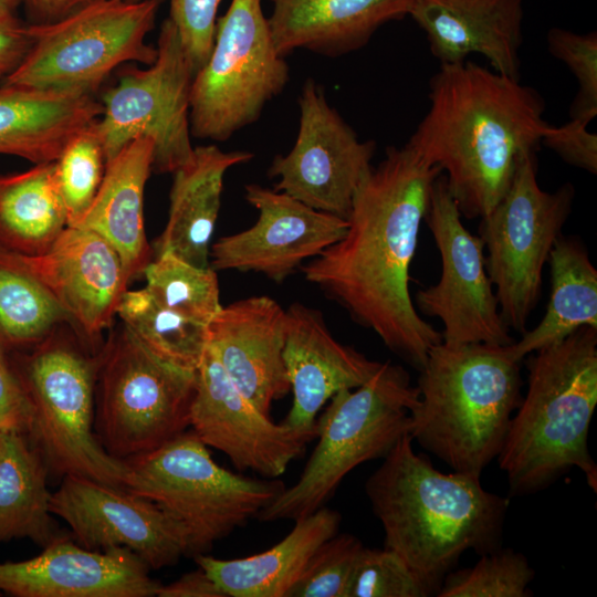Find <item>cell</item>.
<instances>
[{
    "label": "cell",
    "mask_w": 597,
    "mask_h": 597,
    "mask_svg": "<svg viewBox=\"0 0 597 597\" xmlns=\"http://www.w3.org/2000/svg\"><path fill=\"white\" fill-rule=\"evenodd\" d=\"M30 45L28 27L21 25L15 17L0 15V71L4 76L21 63Z\"/></svg>",
    "instance_id": "43"
},
{
    "label": "cell",
    "mask_w": 597,
    "mask_h": 597,
    "mask_svg": "<svg viewBox=\"0 0 597 597\" xmlns=\"http://www.w3.org/2000/svg\"><path fill=\"white\" fill-rule=\"evenodd\" d=\"M526 367V394L496 458L511 493L537 492L573 468L597 492V465L588 450L597 405V328L584 326L532 353Z\"/></svg>",
    "instance_id": "4"
},
{
    "label": "cell",
    "mask_w": 597,
    "mask_h": 597,
    "mask_svg": "<svg viewBox=\"0 0 597 597\" xmlns=\"http://www.w3.org/2000/svg\"><path fill=\"white\" fill-rule=\"evenodd\" d=\"M544 101L520 78L471 61L441 64L429 83V108L407 145L446 172L461 216H486L549 124Z\"/></svg>",
    "instance_id": "2"
},
{
    "label": "cell",
    "mask_w": 597,
    "mask_h": 597,
    "mask_svg": "<svg viewBox=\"0 0 597 597\" xmlns=\"http://www.w3.org/2000/svg\"><path fill=\"white\" fill-rule=\"evenodd\" d=\"M48 465L19 431H0V543L29 538L44 547L59 534L50 509Z\"/></svg>",
    "instance_id": "30"
},
{
    "label": "cell",
    "mask_w": 597,
    "mask_h": 597,
    "mask_svg": "<svg viewBox=\"0 0 597 597\" xmlns=\"http://www.w3.org/2000/svg\"><path fill=\"white\" fill-rule=\"evenodd\" d=\"M50 509L70 526L83 547H124L149 569L175 565L188 553L182 527L150 500L122 488L64 475L51 494Z\"/></svg>",
    "instance_id": "17"
},
{
    "label": "cell",
    "mask_w": 597,
    "mask_h": 597,
    "mask_svg": "<svg viewBox=\"0 0 597 597\" xmlns=\"http://www.w3.org/2000/svg\"><path fill=\"white\" fill-rule=\"evenodd\" d=\"M362 542L348 533L325 541L308 561L289 597H346Z\"/></svg>",
    "instance_id": "38"
},
{
    "label": "cell",
    "mask_w": 597,
    "mask_h": 597,
    "mask_svg": "<svg viewBox=\"0 0 597 597\" xmlns=\"http://www.w3.org/2000/svg\"><path fill=\"white\" fill-rule=\"evenodd\" d=\"M589 122L570 118L562 126H548L542 144L556 153L565 163L597 172V135L588 130Z\"/></svg>",
    "instance_id": "41"
},
{
    "label": "cell",
    "mask_w": 597,
    "mask_h": 597,
    "mask_svg": "<svg viewBox=\"0 0 597 597\" xmlns=\"http://www.w3.org/2000/svg\"><path fill=\"white\" fill-rule=\"evenodd\" d=\"M193 72L168 18L160 28L157 57L147 69H125L102 101L95 121L106 164L130 142H154L151 171L172 174L192 156L189 121Z\"/></svg>",
    "instance_id": "13"
},
{
    "label": "cell",
    "mask_w": 597,
    "mask_h": 597,
    "mask_svg": "<svg viewBox=\"0 0 597 597\" xmlns=\"http://www.w3.org/2000/svg\"><path fill=\"white\" fill-rule=\"evenodd\" d=\"M244 198L259 217L253 226L210 247L209 265L216 271L254 272L281 283L347 230V219L311 208L283 191L250 184Z\"/></svg>",
    "instance_id": "19"
},
{
    "label": "cell",
    "mask_w": 597,
    "mask_h": 597,
    "mask_svg": "<svg viewBox=\"0 0 597 597\" xmlns=\"http://www.w3.org/2000/svg\"><path fill=\"white\" fill-rule=\"evenodd\" d=\"M252 157L249 151H223L216 145L193 148L191 158L172 172L168 221L154 243V256L170 252L190 264L209 266L224 175Z\"/></svg>",
    "instance_id": "25"
},
{
    "label": "cell",
    "mask_w": 597,
    "mask_h": 597,
    "mask_svg": "<svg viewBox=\"0 0 597 597\" xmlns=\"http://www.w3.org/2000/svg\"><path fill=\"white\" fill-rule=\"evenodd\" d=\"M116 316L151 354L178 368L195 371L208 346V325L157 303L148 291L127 290Z\"/></svg>",
    "instance_id": "32"
},
{
    "label": "cell",
    "mask_w": 597,
    "mask_h": 597,
    "mask_svg": "<svg viewBox=\"0 0 597 597\" xmlns=\"http://www.w3.org/2000/svg\"><path fill=\"white\" fill-rule=\"evenodd\" d=\"M521 385L509 345L441 342L420 370L409 433L454 472L480 476L502 449Z\"/></svg>",
    "instance_id": "5"
},
{
    "label": "cell",
    "mask_w": 597,
    "mask_h": 597,
    "mask_svg": "<svg viewBox=\"0 0 597 597\" xmlns=\"http://www.w3.org/2000/svg\"><path fill=\"white\" fill-rule=\"evenodd\" d=\"M440 174L407 144L388 148L359 184L345 234L300 268L307 282L419 371L442 338L417 313L409 272Z\"/></svg>",
    "instance_id": "1"
},
{
    "label": "cell",
    "mask_w": 597,
    "mask_h": 597,
    "mask_svg": "<svg viewBox=\"0 0 597 597\" xmlns=\"http://www.w3.org/2000/svg\"><path fill=\"white\" fill-rule=\"evenodd\" d=\"M123 1H127V2H138V1H142V0H123Z\"/></svg>",
    "instance_id": "47"
},
{
    "label": "cell",
    "mask_w": 597,
    "mask_h": 597,
    "mask_svg": "<svg viewBox=\"0 0 597 597\" xmlns=\"http://www.w3.org/2000/svg\"><path fill=\"white\" fill-rule=\"evenodd\" d=\"M220 1L170 0L169 19L178 32L195 75L205 65L212 50Z\"/></svg>",
    "instance_id": "40"
},
{
    "label": "cell",
    "mask_w": 597,
    "mask_h": 597,
    "mask_svg": "<svg viewBox=\"0 0 597 597\" xmlns=\"http://www.w3.org/2000/svg\"><path fill=\"white\" fill-rule=\"evenodd\" d=\"M547 262L552 290L546 312L533 329L509 345L511 355L520 363L584 326L597 328V270L584 244L561 235Z\"/></svg>",
    "instance_id": "29"
},
{
    "label": "cell",
    "mask_w": 597,
    "mask_h": 597,
    "mask_svg": "<svg viewBox=\"0 0 597 597\" xmlns=\"http://www.w3.org/2000/svg\"><path fill=\"white\" fill-rule=\"evenodd\" d=\"M428 589L391 549L362 547L346 597H427Z\"/></svg>",
    "instance_id": "37"
},
{
    "label": "cell",
    "mask_w": 597,
    "mask_h": 597,
    "mask_svg": "<svg viewBox=\"0 0 597 597\" xmlns=\"http://www.w3.org/2000/svg\"><path fill=\"white\" fill-rule=\"evenodd\" d=\"M549 53L562 61L578 82L570 118L591 122L597 115V34L554 28L547 33Z\"/></svg>",
    "instance_id": "39"
},
{
    "label": "cell",
    "mask_w": 597,
    "mask_h": 597,
    "mask_svg": "<svg viewBox=\"0 0 597 597\" xmlns=\"http://www.w3.org/2000/svg\"><path fill=\"white\" fill-rule=\"evenodd\" d=\"M419 399L417 386L400 365L381 363L362 386L335 394L316 419L317 443L298 480L256 519L298 520L323 507L344 478L359 464L384 458L409 433V410Z\"/></svg>",
    "instance_id": "6"
},
{
    "label": "cell",
    "mask_w": 597,
    "mask_h": 597,
    "mask_svg": "<svg viewBox=\"0 0 597 597\" xmlns=\"http://www.w3.org/2000/svg\"><path fill=\"white\" fill-rule=\"evenodd\" d=\"M574 197L569 182L553 192L540 187L533 154L522 160L498 205L481 218L485 266L509 328L526 331L541 295L543 268L562 235Z\"/></svg>",
    "instance_id": "12"
},
{
    "label": "cell",
    "mask_w": 597,
    "mask_h": 597,
    "mask_svg": "<svg viewBox=\"0 0 597 597\" xmlns=\"http://www.w3.org/2000/svg\"><path fill=\"white\" fill-rule=\"evenodd\" d=\"M67 227L54 179V161L0 174V249L22 255L45 252Z\"/></svg>",
    "instance_id": "31"
},
{
    "label": "cell",
    "mask_w": 597,
    "mask_h": 597,
    "mask_svg": "<svg viewBox=\"0 0 597 597\" xmlns=\"http://www.w3.org/2000/svg\"><path fill=\"white\" fill-rule=\"evenodd\" d=\"M33 409L20 374L0 346V431L29 434Z\"/></svg>",
    "instance_id": "42"
},
{
    "label": "cell",
    "mask_w": 597,
    "mask_h": 597,
    "mask_svg": "<svg viewBox=\"0 0 597 597\" xmlns=\"http://www.w3.org/2000/svg\"><path fill=\"white\" fill-rule=\"evenodd\" d=\"M271 38L281 55L296 49L338 55L365 45L386 22L409 14L412 0H270Z\"/></svg>",
    "instance_id": "24"
},
{
    "label": "cell",
    "mask_w": 597,
    "mask_h": 597,
    "mask_svg": "<svg viewBox=\"0 0 597 597\" xmlns=\"http://www.w3.org/2000/svg\"><path fill=\"white\" fill-rule=\"evenodd\" d=\"M534 570L527 558L511 548H498L481 555L470 567L449 573L437 594L439 597H525Z\"/></svg>",
    "instance_id": "36"
},
{
    "label": "cell",
    "mask_w": 597,
    "mask_h": 597,
    "mask_svg": "<svg viewBox=\"0 0 597 597\" xmlns=\"http://www.w3.org/2000/svg\"><path fill=\"white\" fill-rule=\"evenodd\" d=\"M3 76H4V74L0 71V78L3 77Z\"/></svg>",
    "instance_id": "48"
},
{
    "label": "cell",
    "mask_w": 597,
    "mask_h": 597,
    "mask_svg": "<svg viewBox=\"0 0 597 597\" xmlns=\"http://www.w3.org/2000/svg\"><path fill=\"white\" fill-rule=\"evenodd\" d=\"M30 8L46 21L57 20L94 0H25Z\"/></svg>",
    "instance_id": "45"
},
{
    "label": "cell",
    "mask_w": 597,
    "mask_h": 597,
    "mask_svg": "<svg viewBox=\"0 0 597 597\" xmlns=\"http://www.w3.org/2000/svg\"><path fill=\"white\" fill-rule=\"evenodd\" d=\"M145 289L161 306L209 324L221 310L217 271L197 266L170 252L155 255L144 270Z\"/></svg>",
    "instance_id": "34"
},
{
    "label": "cell",
    "mask_w": 597,
    "mask_h": 597,
    "mask_svg": "<svg viewBox=\"0 0 597 597\" xmlns=\"http://www.w3.org/2000/svg\"><path fill=\"white\" fill-rule=\"evenodd\" d=\"M124 462V489L172 517L192 557L256 517L285 489L277 479H252L222 468L192 430Z\"/></svg>",
    "instance_id": "8"
},
{
    "label": "cell",
    "mask_w": 597,
    "mask_h": 597,
    "mask_svg": "<svg viewBox=\"0 0 597 597\" xmlns=\"http://www.w3.org/2000/svg\"><path fill=\"white\" fill-rule=\"evenodd\" d=\"M69 317L51 294L0 249V346L28 352Z\"/></svg>",
    "instance_id": "33"
},
{
    "label": "cell",
    "mask_w": 597,
    "mask_h": 597,
    "mask_svg": "<svg viewBox=\"0 0 597 597\" xmlns=\"http://www.w3.org/2000/svg\"><path fill=\"white\" fill-rule=\"evenodd\" d=\"M341 514L325 506L295 520L277 544L251 556L220 559L195 556L227 597H289L316 549L337 534Z\"/></svg>",
    "instance_id": "28"
},
{
    "label": "cell",
    "mask_w": 597,
    "mask_h": 597,
    "mask_svg": "<svg viewBox=\"0 0 597 597\" xmlns=\"http://www.w3.org/2000/svg\"><path fill=\"white\" fill-rule=\"evenodd\" d=\"M425 220L440 253L441 274L436 284L418 291L416 303L442 322V343L512 344L486 271L483 241L464 227L444 176L433 184Z\"/></svg>",
    "instance_id": "14"
},
{
    "label": "cell",
    "mask_w": 597,
    "mask_h": 597,
    "mask_svg": "<svg viewBox=\"0 0 597 597\" xmlns=\"http://www.w3.org/2000/svg\"><path fill=\"white\" fill-rule=\"evenodd\" d=\"M21 0H0V15L15 17V9Z\"/></svg>",
    "instance_id": "46"
},
{
    "label": "cell",
    "mask_w": 597,
    "mask_h": 597,
    "mask_svg": "<svg viewBox=\"0 0 597 597\" xmlns=\"http://www.w3.org/2000/svg\"><path fill=\"white\" fill-rule=\"evenodd\" d=\"M30 559L0 563V591L17 597H151L160 583L124 547L94 551L57 535Z\"/></svg>",
    "instance_id": "20"
},
{
    "label": "cell",
    "mask_w": 597,
    "mask_h": 597,
    "mask_svg": "<svg viewBox=\"0 0 597 597\" xmlns=\"http://www.w3.org/2000/svg\"><path fill=\"white\" fill-rule=\"evenodd\" d=\"M28 352L15 367L33 409L29 434L48 468L124 489L126 463L103 448L94 429L97 354L69 323Z\"/></svg>",
    "instance_id": "7"
},
{
    "label": "cell",
    "mask_w": 597,
    "mask_h": 597,
    "mask_svg": "<svg viewBox=\"0 0 597 597\" xmlns=\"http://www.w3.org/2000/svg\"><path fill=\"white\" fill-rule=\"evenodd\" d=\"M8 253L51 294L87 349L98 354L130 283L113 245L93 230L67 226L42 254Z\"/></svg>",
    "instance_id": "18"
},
{
    "label": "cell",
    "mask_w": 597,
    "mask_h": 597,
    "mask_svg": "<svg viewBox=\"0 0 597 597\" xmlns=\"http://www.w3.org/2000/svg\"><path fill=\"white\" fill-rule=\"evenodd\" d=\"M189 426L238 470L266 479L281 476L317 431L273 422L230 379L209 345L195 371Z\"/></svg>",
    "instance_id": "16"
},
{
    "label": "cell",
    "mask_w": 597,
    "mask_h": 597,
    "mask_svg": "<svg viewBox=\"0 0 597 597\" xmlns=\"http://www.w3.org/2000/svg\"><path fill=\"white\" fill-rule=\"evenodd\" d=\"M106 158L95 122L75 134L54 160V179L67 226H78L102 185Z\"/></svg>",
    "instance_id": "35"
},
{
    "label": "cell",
    "mask_w": 597,
    "mask_h": 597,
    "mask_svg": "<svg viewBox=\"0 0 597 597\" xmlns=\"http://www.w3.org/2000/svg\"><path fill=\"white\" fill-rule=\"evenodd\" d=\"M409 15L441 64L478 53L495 72L519 78L522 0H412Z\"/></svg>",
    "instance_id": "23"
},
{
    "label": "cell",
    "mask_w": 597,
    "mask_h": 597,
    "mask_svg": "<svg viewBox=\"0 0 597 597\" xmlns=\"http://www.w3.org/2000/svg\"><path fill=\"white\" fill-rule=\"evenodd\" d=\"M402 436L367 479L365 492L395 552L428 589L438 594L461 555L501 547L509 500L486 491L480 476L443 473L417 454Z\"/></svg>",
    "instance_id": "3"
},
{
    "label": "cell",
    "mask_w": 597,
    "mask_h": 597,
    "mask_svg": "<svg viewBox=\"0 0 597 597\" xmlns=\"http://www.w3.org/2000/svg\"><path fill=\"white\" fill-rule=\"evenodd\" d=\"M97 358L94 429L112 457L146 454L187 429L196 370L161 360L122 323Z\"/></svg>",
    "instance_id": "9"
},
{
    "label": "cell",
    "mask_w": 597,
    "mask_h": 597,
    "mask_svg": "<svg viewBox=\"0 0 597 597\" xmlns=\"http://www.w3.org/2000/svg\"><path fill=\"white\" fill-rule=\"evenodd\" d=\"M298 105L295 143L273 159L269 176L277 179L275 190L347 219L354 195L373 167L375 143L360 142L312 80L304 84Z\"/></svg>",
    "instance_id": "15"
},
{
    "label": "cell",
    "mask_w": 597,
    "mask_h": 597,
    "mask_svg": "<svg viewBox=\"0 0 597 597\" xmlns=\"http://www.w3.org/2000/svg\"><path fill=\"white\" fill-rule=\"evenodd\" d=\"M262 0H232L217 21L212 50L190 92L191 136L223 142L254 123L289 81Z\"/></svg>",
    "instance_id": "11"
},
{
    "label": "cell",
    "mask_w": 597,
    "mask_h": 597,
    "mask_svg": "<svg viewBox=\"0 0 597 597\" xmlns=\"http://www.w3.org/2000/svg\"><path fill=\"white\" fill-rule=\"evenodd\" d=\"M286 316L283 358L293 402L283 423L311 429L335 394L362 386L381 362L338 342L316 308L296 302L289 306Z\"/></svg>",
    "instance_id": "22"
},
{
    "label": "cell",
    "mask_w": 597,
    "mask_h": 597,
    "mask_svg": "<svg viewBox=\"0 0 597 597\" xmlns=\"http://www.w3.org/2000/svg\"><path fill=\"white\" fill-rule=\"evenodd\" d=\"M161 0H94L49 22L28 27L31 45L4 84L94 94L125 62L150 65L157 48L146 44Z\"/></svg>",
    "instance_id": "10"
},
{
    "label": "cell",
    "mask_w": 597,
    "mask_h": 597,
    "mask_svg": "<svg viewBox=\"0 0 597 597\" xmlns=\"http://www.w3.org/2000/svg\"><path fill=\"white\" fill-rule=\"evenodd\" d=\"M154 142L138 137L106 164L100 190L78 226L95 231L119 254L130 282L153 260L144 228V191L151 172Z\"/></svg>",
    "instance_id": "27"
},
{
    "label": "cell",
    "mask_w": 597,
    "mask_h": 597,
    "mask_svg": "<svg viewBox=\"0 0 597 597\" xmlns=\"http://www.w3.org/2000/svg\"><path fill=\"white\" fill-rule=\"evenodd\" d=\"M102 104L92 94L0 86V154L32 164L54 161L67 142L94 123Z\"/></svg>",
    "instance_id": "26"
},
{
    "label": "cell",
    "mask_w": 597,
    "mask_h": 597,
    "mask_svg": "<svg viewBox=\"0 0 597 597\" xmlns=\"http://www.w3.org/2000/svg\"><path fill=\"white\" fill-rule=\"evenodd\" d=\"M286 310L268 295L222 306L208 324V345L221 366L263 413L291 390L283 350Z\"/></svg>",
    "instance_id": "21"
},
{
    "label": "cell",
    "mask_w": 597,
    "mask_h": 597,
    "mask_svg": "<svg viewBox=\"0 0 597 597\" xmlns=\"http://www.w3.org/2000/svg\"><path fill=\"white\" fill-rule=\"evenodd\" d=\"M157 597H227L217 583L198 566L167 585H160Z\"/></svg>",
    "instance_id": "44"
}]
</instances>
